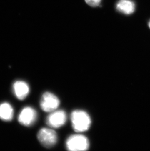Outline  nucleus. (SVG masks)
<instances>
[{
	"label": "nucleus",
	"instance_id": "1",
	"mask_svg": "<svg viewBox=\"0 0 150 151\" xmlns=\"http://www.w3.org/2000/svg\"><path fill=\"white\" fill-rule=\"evenodd\" d=\"M72 127L76 132H84L90 128L91 119L89 115L82 110H75L71 114Z\"/></svg>",
	"mask_w": 150,
	"mask_h": 151
},
{
	"label": "nucleus",
	"instance_id": "2",
	"mask_svg": "<svg viewBox=\"0 0 150 151\" xmlns=\"http://www.w3.org/2000/svg\"><path fill=\"white\" fill-rule=\"evenodd\" d=\"M67 149L71 151H83L88 150L90 146L89 140L81 134L70 136L66 141Z\"/></svg>",
	"mask_w": 150,
	"mask_h": 151
},
{
	"label": "nucleus",
	"instance_id": "3",
	"mask_svg": "<svg viewBox=\"0 0 150 151\" xmlns=\"http://www.w3.org/2000/svg\"><path fill=\"white\" fill-rule=\"evenodd\" d=\"M37 137L39 141L46 148H50L57 143L58 135L54 130L43 128L39 131Z\"/></svg>",
	"mask_w": 150,
	"mask_h": 151
},
{
	"label": "nucleus",
	"instance_id": "4",
	"mask_svg": "<svg viewBox=\"0 0 150 151\" xmlns=\"http://www.w3.org/2000/svg\"><path fill=\"white\" fill-rule=\"evenodd\" d=\"M60 104V100L57 96L50 92L44 93L40 101V106L42 110L48 113L56 110Z\"/></svg>",
	"mask_w": 150,
	"mask_h": 151
},
{
	"label": "nucleus",
	"instance_id": "5",
	"mask_svg": "<svg viewBox=\"0 0 150 151\" xmlns=\"http://www.w3.org/2000/svg\"><path fill=\"white\" fill-rule=\"evenodd\" d=\"M47 117L46 123L53 128H59L65 124L66 122V114L63 110L54 111Z\"/></svg>",
	"mask_w": 150,
	"mask_h": 151
},
{
	"label": "nucleus",
	"instance_id": "6",
	"mask_svg": "<svg viewBox=\"0 0 150 151\" xmlns=\"http://www.w3.org/2000/svg\"><path fill=\"white\" fill-rule=\"evenodd\" d=\"M37 118V111L32 107H25L19 115L18 121L25 126H30L35 122Z\"/></svg>",
	"mask_w": 150,
	"mask_h": 151
},
{
	"label": "nucleus",
	"instance_id": "7",
	"mask_svg": "<svg viewBox=\"0 0 150 151\" xmlns=\"http://www.w3.org/2000/svg\"><path fill=\"white\" fill-rule=\"evenodd\" d=\"M13 92L15 96L19 100H24L29 93V87L26 82L17 81L13 85Z\"/></svg>",
	"mask_w": 150,
	"mask_h": 151
},
{
	"label": "nucleus",
	"instance_id": "8",
	"mask_svg": "<svg viewBox=\"0 0 150 151\" xmlns=\"http://www.w3.org/2000/svg\"><path fill=\"white\" fill-rule=\"evenodd\" d=\"M119 12L125 14H131L135 10V3L131 0H119L116 6Z\"/></svg>",
	"mask_w": 150,
	"mask_h": 151
},
{
	"label": "nucleus",
	"instance_id": "9",
	"mask_svg": "<svg viewBox=\"0 0 150 151\" xmlns=\"http://www.w3.org/2000/svg\"><path fill=\"white\" fill-rule=\"evenodd\" d=\"M14 115V110L12 106L8 103L0 104V119L4 121L11 120Z\"/></svg>",
	"mask_w": 150,
	"mask_h": 151
},
{
	"label": "nucleus",
	"instance_id": "10",
	"mask_svg": "<svg viewBox=\"0 0 150 151\" xmlns=\"http://www.w3.org/2000/svg\"><path fill=\"white\" fill-rule=\"evenodd\" d=\"M85 2L92 7H96L99 6L101 0H85Z\"/></svg>",
	"mask_w": 150,
	"mask_h": 151
},
{
	"label": "nucleus",
	"instance_id": "11",
	"mask_svg": "<svg viewBox=\"0 0 150 151\" xmlns=\"http://www.w3.org/2000/svg\"><path fill=\"white\" fill-rule=\"evenodd\" d=\"M148 26H149V27H150V21H149V24H148Z\"/></svg>",
	"mask_w": 150,
	"mask_h": 151
}]
</instances>
